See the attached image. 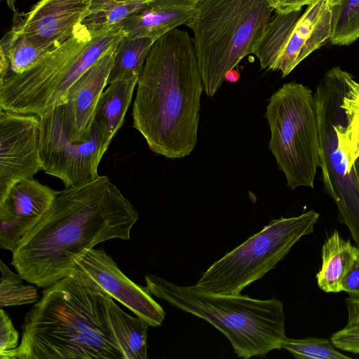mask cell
I'll use <instances>...</instances> for the list:
<instances>
[{"label":"cell","instance_id":"obj_1","mask_svg":"<svg viewBox=\"0 0 359 359\" xmlns=\"http://www.w3.org/2000/svg\"><path fill=\"white\" fill-rule=\"evenodd\" d=\"M138 219L106 175L65 187L12 252L11 264L23 280L46 288L69 276L75 261L97 244L130 240Z\"/></svg>","mask_w":359,"mask_h":359},{"label":"cell","instance_id":"obj_2","mask_svg":"<svg viewBox=\"0 0 359 359\" xmlns=\"http://www.w3.org/2000/svg\"><path fill=\"white\" fill-rule=\"evenodd\" d=\"M203 90L188 32L175 28L156 39L140 75L132 113L133 126L151 151L171 159L191 153Z\"/></svg>","mask_w":359,"mask_h":359},{"label":"cell","instance_id":"obj_3","mask_svg":"<svg viewBox=\"0 0 359 359\" xmlns=\"http://www.w3.org/2000/svg\"><path fill=\"white\" fill-rule=\"evenodd\" d=\"M106 295L71 276L46 287L25 316L20 344L1 359H123Z\"/></svg>","mask_w":359,"mask_h":359},{"label":"cell","instance_id":"obj_4","mask_svg":"<svg viewBox=\"0 0 359 359\" xmlns=\"http://www.w3.org/2000/svg\"><path fill=\"white\" fill-rule=\"evenodd\" d=\"M144 278L152 295L206 320L221 332L239 358H265L271 351L281 349L287 337L283 305L277 299L208 294L156 275Z\"/></svg>","mask_w":359,"mask_h":359},{"label":"cell","instance_id":"obj_5","mask_svg":"<svg viewBox=\"0 0 359 359\" xmlns=\"http://www.w3.org/2000/svg\"><path fill=\"white\" fill-rule=\"evenodd\" d=\"M126 36L117 25L91 31L80 22L67 41L30 68L0 81V109L41 116L63 104L76 80Z\"/></svg>","mask_w":359,"mask_h":359},{"label":"cell","instance_id":"obj_6","mask_svg":"<svg viewBox=\"0 0 359 359\" xmlns=\"http://www.w3.org/2000/svg\"><path fill=\"white\" fill-rule=\"evenodd\" d=\"M274 11L270 0H200L187 25L207 96L215 95L226 74L252 54Z\"/></svg>","mask_w":359,"mask_h":359},{"label":"cell","instance_id":"obj_7","mask_svg":"<svg viewBox=\"0 0 359 359\" xmlns=\"http://www.w3.org/2000/svg\"><path fill=\"white\" fill-rule=\"evenodd\" d=\"M265 117L269 148L290 189L313 188L319 168V132L313 93L302 83L283 84L269 98Z\"/></svg>","mask_w":359,"mask_h":359},{"label":"cell","instance_id":"obj_8","mask_svg":"<svg viewBox=\"0 0 359 359\" xmlns=\"http://www.w3.org/2000/svg\"><path fill=\"white\" fill-rule=\"evenodd\" d=\"M319 216L311 210L296 217L271 219L210 265L193 287L208 294H240L273 269L302 237L311 233Z\"/></svg>","mask_w":359,"mask_h":359},{"label":"cell","instance_id":"obj_9","mask_svg":"<svg viewBox=\"0 0 359 359\" xmlns=\"http://www.w3.org/2000/svg\"><path fill=\"white\" fill-rule=\"evenodd\" d=\"M351 74L335 67L328 70L313 93L319 132V168L325 189L334 201L359 248V181L354 166L349 171L334 129L336 111L343 100Z\"/></svg>","mask_w":359,"mask_h":359},{"label":"cell","instance_id":"obj_10","mask_svg":"<svg viewBox=\"0 0 359 359\" xmlns=\"http://www.w3.org/2000/svg\"><path fill=\"white\" fill-rule=\"evenodd\" d=\"M332 6L328 0H314L302 8L275 12L252 54L261 68L279 71L282 77L330 40Z\"/></svg>","mask_w":359,"mask_h":359},{"label":"cell","instance_id":"obj_11","mask_svg":"<svg viewBox=\"0 0 359 359\" xmlns=\"http://www.w3.org/2000/svg\"><path fill=\"white\" fill-rule=\"evenodd\" d=\"M39 116V151L43 171L62 180L65 187L97 177L98 165L109 146L99 128L93 124L88 140L74 142L64 132L59 106Z\"/></svg>","mask_w":359,"mask_h":359},{"label":"cell","instance_id":"obj_12","mask_svg":"<svg viewBox=\"0 0 359 359\" xmlns=\"http://www.w3.org/2000/svg\"><path fill=\"white\" fill-rule=\"evenodd\" d=\"M79 283L111 297L149 326H161L165 313L147 286L130 280L102 249L92 248L75 261L69 273Z\"/></svg>","mask_w":359,"mask_h":359},{"label":"cell","instance_id":"obj_13","mask_svg":"<svg viewBox=\"0 0 359 359\" xmlns=\"http://www.w3.org/2000/svg\"><path fill=\"white\" fill-rule=\"evenodd\" d=\"M40 118L0 109V203L18 181L43 170Z\"/></svg>","mask_w":359,"mask_h":359},{"label":"cell","instance_id":"obj_14","mask_svg":"<svg viewBox=\"0 0 359 359\" xmlns=\"http://www.w3.org/2000/svg\"><path fill=\"white\" fill-rule=\"evenodd\" d=\"M93 0H40L26 13L15 12L13 30L50 51L74 33Z\"/></svg>","mask_w":359,"mask_h":359},{"label":"cell","instance_id":"obj_15","mask_svg":"<svg viewBox=\"0 0 359 359\" xmlns=\"http://www.w3.org/2000/svg\"><path fill=\"white\" fill-rule=\"evenodd\" d=\"M118 44L111 46L76 80L65 103L59 106L64 132L70 142L86 141L92 134L96 109L107 86Z\"/></svg>","mask_w":359,"mask_h":359},{"label":"cell","instance_id":"obj_16","mask_svg":"<svg viewBox=\"0 0 359 359\" xmlns=\"http://www.w3.org/2000/svg\"><path fill=\"white\" fill-rule=\"evenodd\" d=\"M56 191L34 177L16 182L0 203V247L13 252L49 210Z\"/></svg>","mask_w":359,"mask_h":359},{"label":"cell","instance_id":"obj_17","mask_svg":"<svg viewBox=\"0 0 359 359\" xmlns=\"http://www.w3.org/2000/svg\"><path fill=\"white\" fill-rule=\"evenodd\" d=\"M196 3L192 0H154L117 25L130 38L158 39L193 18Z\"/></svg>","mask_w":359,"mask_h":359},{"label":"cell","instance_id":"obj_18","mask_svg":"<svg viewBox=\"0 0 359 359\" xmlns=\"http://www.w3.org/2000/svg\"><path fill=\"white\" fill-rule=\"evenodd\" d=\"M138 79L134 77L114 81L107 85L100 98L93 124L109 145L124 122Z\"/></svg>","mask_w":359,"mask_h":359},{"label":"cell","instance_id":"obj_19","mask_svg":"<svg viewBox=\"0 0 359 359\" xmlns=\"http://www.w3.org/2000/svg\"><path fill=\"white\" fill-rule=\"evenodd\" d=\"M105 303L109 327L123 359H147L148 323L124 312L111 297L106 295Z\"/></svg>","mask_w":359,"mask_h":359},{"label":"cell","instance_id":"obj_20","mask_svg":"<svg viewBox=\"0 0 359 359\" xmlns=\"http://www.w3.org/2000/svg\"><path fill=\"white\" fill-rule=\"evenodd\" d=\"M358 251V247L344 241L334 231L323 246L322 266L316 276L319 287L325 292H341L342 280Z\"/></svg>","mask_w":359,"mask_h":359},{"label":"cell","instance_id":"obj_21","mask_svg":"<svg viewBox=\"0 0 359 359\" xmlns=\"http://www.w3.org/2000/svg\"><path fill=\"white\" fill-rule=\"evenodd\" d=\"M339 147L346 158L348 170L359 156V83L350 75L343 100L335 116Z\"/></svg>","mask_w":359,"mask_h":359},{"label":"cell","instance_id":"obj_22","mask_svg":"<svg viewBox=\"0 0 359 359\" xmlns=\"http://www.w3.org/2000/svg\"><path fill=\"white\" fill-rule=\"evenodd\" d=\"M156 40L146 37L123 38L118 44L107 85L140 77L148 53Z\"/></svg>","mask_w":359,"mask_h":359},{"label":"cell","instance_id":"obj_23","mask_svg":"<svg viewBox=\"0 0 359 359\" xmlns=\"http://www.w3.org/2000/svg\"><path fill=\"white\" fill-rule=\"evenodd\" d=\"M0 51L9 61L8 74L22 73L49 52L13 29L5 34L1 40Z\"/></svg>","mask_w":359,"mask_h":359},{"label":"cell","instance_id":"obj_24","mask_svg":"<svg viewBox=\"0 0 359 359\" xmlns=\"http://www.w3.org/2000/svg\"><path fill=\"white\" fill-rule=\"evenodd\" d=\"M332 6L330 41L334 45H349L359 38V0H341Z\"/></svg>","mask_w":359,"mask_h":359},{"label":"cell","instance_id":"obj_25","mask_svg":"<svg viewBox=\"0 0 359 359\" xmlns=\"http://www.w3.org/2000/svg\"><path fill=\"white\" fill-rule=\"evenodd\" d=\"M0 306H11L35 302L38 299L36 288L24 285L19 273H15L0 261Z\"/></svg>","mask_w":359,"mask_h":359},{"label":"cell","instance_id":"obj_26","mask_svg":"<svg viewBox=\"0 0 359 359\" xmlns=\"http://www.w3.org/2000/svg\"><path fill=\"white\" fill-rule=\"evenodd\" d=\"M333 344L327 339L316 337L305 339H286L281 348L289 351L297 359H350L337 351Z\"/></svg>","mask_w":359,"mask_h":359},{"label":"cell","instance_id":"obj_27","mask_svg":"<svg viewBox=\"0 0 359 359\" xmlns=\"http://www.w3.org/2000/svg\"><path fill=\"white\" fill-rule=\"evenodd\" d=\"M148 3L149 2L114 4L103 8L90 11L81 23L91 31L114 26L144 8Z\"/></svg>","mask_w":359,"mask_h":359},{"label":"cell","instance_id":"obj_28","mask_svg":"<svg viewBox=\"0 0 359 359\" xmlns=\"http://www.w3.org/2000/svg\"><path fill=\"white\" fill-rule=\"evenodd\" d=\"M331 342L339 349L359 353V317L348 318L346 325L332 335Z\"/></svg>","mask_w":359,"mask_h":359},{"label":"cell","instance_id":"obj_29","mask_svg":"<svg viewBox=\"0 0 359 359\" xmlns=\"http://www.w3.org/2000/svg\"><path fill=\"white\" fill-rule=\"evenodd\" d=\"M19 334L11 319L1 308L0 310V353L12 350L18 346Z\"/></svg>","mask_w":359,"mask_h":359},{"label":"cell","instance_id":"obj_30","mask_svg":"<svg viewBox=\"0 0 359 359\" xmlns=\"http://www.w3.org/2000/svg\"><path fill=\"white\" fill-rule=\"evenodd\" d=\"M341 291L348 293L350 299H359V248L356 257L342 280Z\"/></svg>","mask_w":359,"mask_h":359},{"label":"cell","instance_id":"obj_31","mask_svg":"<svg viewBox=\"0 0 359 359\" xmlns=\"http://www.w3.org/2000/svg\"><path fill=\"white\" fill-rule=\"evenodd\" d=\"M314 0H270L274 12L287 13L302 8Z\"/></svg>","mask_w":359,"mask_h":359},{"label":"cell","instance_id":"obj_32","mask_svg":"<svg viewBox=\"0 0 359 359\" xmlns=\"http://www.w3.org/2000/svg\"><path fill=\"white\" fill-rule=\"evenodd\" d=\"M154 0H93L90 6V11H97L114 4L129 2H150Z\"/></svg>","mask_w":359,"mask_h":359},{"label":"cell","instance_id":"obj_33","mask_svg":"<svg viewBox=\"0 0 359 359\" xmlns=\"http://www.w3.org/2000/svg\"><path fill=\"white\" fill-rule=\"evenodd\" d=\"M348 318L359 317V299H347Z\"/></svg>","mask_w":359,"mask_h":359},{"label":"cell","instance_id":"obj_34","mask_svg":"<svg viewBox=\"0 0 359 359\" xmlns=\"http://www.w3.org/2000/svg\"><path fill=\"white\" fill-rule=\"evenodd\" d=\"M239 78L240 74L236 70L232 69L226 74L224 80L228 82L235 83L238 81Z\"/></svg>","mask_w":359,"mask_h":359},{"label":"cell","instance_id":"obj_35","mask_svg":"<svg viewBox=\"0 0 359 359\" xmlns=\"http://www.w3.org/2000/svg\"><path fill=\"white\" fill-rule=\"evenodd\" d=\"M6 1V4H8V7L13 10V11H16L15 10V3L17 0H5Z\"/></svg>","mask_w":359,"mask_h":359},{"label":"cell","instance_id":"obj_36","mask_svg":"<svg viewBox=\"0 0 359 359\" xmlns=\"http://www.w3.org/2000/svg\"><path fill=\"white\" fill-rule=\"evenodd\" d=\"M353 166H354L357 178H358V181H359V156L355 161V162L353 163Z\"/></svg>","mask_w":359,"mask_h":359},{"label":"cell","instance_id":"obj_37","mask_svg":"<svg viewBox=\"0 0 359 359\" xmlns=\"http://www.w3.org/2000/svg\"><path fill=\"white\" fill-rule=\"evenodd\" d=\"M341 0H328L331 6L336 5L339 3Z\"/></svg>","mask_w":359,"mask_h":359},{"label":"cell","instance_id":"obj_38","mask_svg":"<svg viewBox=\"0 0 359 359\" xmlns=\"http://www.w3.org/2000/svg\"><path fill=\"white\" fill-rule=\"evenodd\" d=\"M192 1H194V2H196V3L197 1H200V0H192Z\"/></svg>","mask_w":359,"mask_h":359}]
</instances>
